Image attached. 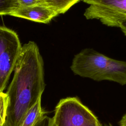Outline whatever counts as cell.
Returning <instances> with one entry per match:
<instances>
[{
    "instance_id": "cell-1",
    "label": "cell",
    "mask_w": 126,
    "mask_h": 126,
    "mask_svg": "<svg viewBox=\"0 0 126 126\" xmlns=\"http://www.w3.org/2000/svg\"><path fill=\"white\" fill-rule=\"evenodd\" d=\"M43 65L34 42L22 46L13 79L5 93L8 104L5 126H19L29 109L41 97L45 87Z\"/></svg>"
},
{
    "instance_id": "cell-2",
    "label": "cell",
    "mask_w": 126,
    "mask_h": 126,
    "mask_svg": "<svg viewBox=\"0 0 126 126\" xmlns=\"http://www.w3.org/2000/svg\"><path fill=\"white\" fill-rule=\"evenodd\" d=\"M54 126H100L97 117L77 97L62 99L52 118Z\"/></svg>"
},
{
    "instance_id": "cell-3",
    "label": "cell",
    "mask_w": 126,
    "mask_h": 126,
    "mask_svg": "<svg viewBox=\"0 0 126 126\" xmlns=\"http://www.w3.org/2000/svg\"><path fill=\"white\" fill-rule=\"evenodd\" d=\"M22 47L16 32L0 26V93L5 89L14 70Z\"/></svg>"
},
{
    "instance_id": "cell-4",
    "label": "cell",
    "mask_w": 126,
    "mask_h": 126,
    "mask_svg": "<svg viewBox=\"0 0 126 126\" xmlns=\"http://www.w3.org/2000/svg\"><path fill=\"white\" fill-rule=\"evenodd\" d=\"M89 4L84 12L87 19H97L109 27H119L126 22V0H82Z\"/></svg>"
},
{
    "instance_id": "cell-5",
    "label": "cell",
    "mask_w": 126,
    "mask_h": 126,
    "mask_svg": "<svg viewBox=\"0 0 126 126\" xmlns=\"http://www.w3.org/2000/svg\"><path fill=\"white\" fill-rule=\"evenodd\" d=\"M109 59L108 57L93 49L87 48L74 56L70 68L76 75L100 81Z\"/></svg>"
},
{
    "instance_id": "cell-6",
    "label": "cell",
    "mask_w": 126,
    "mask_h": 126,
    "mask_svg": "<svg viewBox=\"0 0 126 126\" xmlns=\"http://www.w3.org/2000/svg\"><path fill=\"white\" fill-rule=\"evenodd\" d=\"M58 15V13L46 6L38 5L27 7H20L10 15L35 22L48 23Z\"/></svg>"
},
{
    "instance_id": "cell-7",
    "label": "cell",
    "mask_w": 126,
    "mask_h": 126,
    "mask_svg": "<svg viewBox=\"0 0 126 126\" xmlns=\"http://www.w3.org/2000/svg\"><path fill=\"white\" fill-rule=\"evenodd\" d=\"M104 80L114 82L121 85H126V62L110 58L100 78V81Z\"/></svg>"
},
{
    "instance_id": "cell-8",
    "label": "cell",
    "mask_w": 126,
    "mask_h": 126,
    "mask_svg": "<svg viewBox=\"0 0 126 126\" xmlns=\"http://www.w3.org/2000/svg\"><path fill=\"white\" fill-rule=\"evenodd\" d=\"M41 97L31 107L25 114L19 126H33L36 122L45 115L41 105Z\"/></svg>"
},
{
    "instance_id": "cell-9",
    "label": "cell",
    "mask_w": 126,
    "mask_h": 126,
    "mask_svg": "<svg viewBox=\"0 0 126 126\" xmlns=\"http://www.w3.org/2000/svg\"><path fill=\"white\" fill-rule=\"evenodd\" d=\"M82 0H43L45 5L58 14H63Z\"/></svg>"
},
{
    "instance_id": "cell-10",
    "label": "cell",
    "mask_w": 126,
    "mask_h": 126,
    "mask_svg": "<svg viewBox=\"0 0 126 126\" xmlns=\"http://www.w3.org/2000/svg\"><path fill=\"white\" fill-rule=\"evenodd\" d=\"M19 7L18 0H0V15H10Z\"/></svg>"
},
{
    "instance_id": "cell-11",
    "label": "cell",
    "mask_w": 126,
    "mask_h": 126,
    "mask_svg": "<svg viewBox=\"0 0 126 126\" xmlns=\"http://www.w3.org/2000/svg\"><path fill=\"white\" fill-rule=\"evenodd\" d=\"M8 97L6 93H0V126H5Z\"/></svg>"
},
{
    "instance_id": "cell-12",
    "label": "cell",
    "mask_w": 126,
    "mask_h": 126,
    "mask_svg": "<svg viewBox=\"0 0 126 126\" xmlns=\"http://www.w3.org/2000/svg\"><path fill=\"white\" fill-rule=\"evenodd\" d=\"M20 7H27L38 5H45L43 0H18Z\"/></svg>"
},
{
    "instance_id": "cell-13",
    "label": "cell",
    "mask_w": 126,
    "mask_h": 126,
    "mask_svg": "<svg viewBox=\"0 0 126 126\" xmlns=\"http://www.w3.org/2000/svg\"><path fill=\"white\" fill-rule=\"evenodd\" d=\"M33 126H54L53 119L45 115L40 118Z\"/></svg>"
},
{
    "instance_id": "cell-14",
    "label": "cell",
    "mask_w": 126,
    "mask_h": 126,
    "mask_svg": "<svg viewBox=\"0 0 126 126\" xmlns=\"http://www.w3.org/2000/svg\"><path fill=\"white\" fill-rule=\"evenodd\" d=\"M119 126H126V112L119 121Z\"/></svg>"
},
{
    "instance_id": "cell-15",
    "label": "cell",
    "mask_w": 126,
    "mask_h": 126,
    "mask_svg": "<svg viewBox=\"0 0 126 126\" xmlns=\"http://www.w3.org/2000/svg\"><path fill=\"white\" fill-rule=\"evenodd\" d=\"M119 28H120L121 29L122 31L126 36V22H124L121 23L119 26Z\"/></svg>"
},
{
    "instance_id": "cell-16",
    "label": "cell",
    "mask_w": 126,
    "mask_h": 126,
    "mask_svg": "<svg viewBox=\"0 0 126 126\" xmlns=\"http://www.w3.org/2000/svg\"><path fill=\"white\" fill-rule=\"evenodd\" d=\"M113 126L111 124H109L108 125H106V126Z\"/></svg>"
},
{
    "instance_id": "cell-17",
    "label": "cell",
    "mask_w": 126,
    "mask_h": 126,
    "mask_svg": "<svg viewBox=\"0 0 126 126\" xmlns=\"http://www.w3.org/2000/svg\"><path fill=\"white\" fill-rule=\"evenodd\" d=\"M102 126V125H101V126Z\"/></svg>"
}]
</instances>
